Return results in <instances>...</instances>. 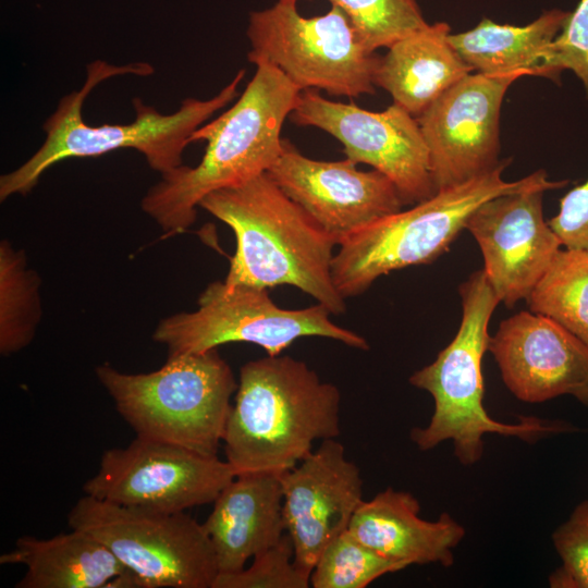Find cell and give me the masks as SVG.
<instances>
[{
	"instance_id": "9c48e42d",
	"label": "cell",
	"mask_w": 588,
	"mask_h": 588,
	"mask_svg": "<svg viewBox=\"0 0 588 588\" xmlns=\"http://www.w3.org/2000/svg\"><path fill=\"white\" fill-rule=\"evenodd\" d=\"M331 315L319 303L285 309L271 299L268 289L215 281L199 295L196 310L162 319L152 340L167 346L168 356L204 353L230 342L253 343L275 356L304 336L369 348L364 336L333 323Z\"/></svg>"
},
{
	"instance_id": "4316f807",
	"label": "cell",
	"mask_w": 588,
	"mask_h": 588,
	"mask_svg": "<svg viewBox=\"0 0 588 588\" xmlns=\"http://www.w3.org/2000/svg\"><path fill=\"white\" fill-rule=\"evenodd\" d=\"M310 575L297 567L287 532L272 547L253 558L249 567L218 574L213 588H308Z\"/></svg>"
},
{
	"instance_id": "e0dca14e",
	"label": "cell",
	"mask_w": 588,
	"mask_h": 588,
	"mask_svg": "<svg viewBox=\"0 0 588 588\" xmlns=\"http://www.w3.org/2000/svg\"><path fill=\"white\" fill-rule=\"evenodd\" d=\"M488 351L518 400L571 395L588 406V346L549 317L531 310L509 317L490 336Z\"/></svg>"
},
{
	"instance_id": "2e32d148",
	"label": "cell",
	"mask_w": 588,
	"mask_h": 588,
	"mask_svg": "<svg viewBox=\"0 0 588 588\" xmlns=\"http://www.w3.org/2000/svg\"><path fill=\"white\" fill-rule=\"evenodd\" d=\"M280 481L294 561L310 575L323 549L348 529L363 502L360 470L347 460L336 438L326 439L297 465L280 474Z\"/></svg>"
},
{
	"instance_id": "4fadbf2b",
	"label": "cell",
	"mask_w": 588,
	"mask_h": 588,
	"mask_svg": "<svg viewBox=\"0 0 588 588\" xmlns=\"http://www.w3.org/2000/svg\"><path fill=\"white\" fill-rule=\"evenodd\" d=\"M528 71L467 74L418 118L436 191L463 184L501 160L500 112L510 86Z\"/></svg>"
},
{
	"instance_id": "9a60e30c",
	"label": "cell",
	"mask_w": 588,
	"mask_h": 588,
	"mask_svg": "<svg viewBox=\"0 0 588 588\" xmlns=\"http://www.w3.org/2000/svg\"><path fill=\"white\" fill-rule=\"evenodd\" d=\"M270 179L339 243L367 224L402 210L403 199L383 173L362 171L345 158L315 160L283 138Z\"/></svg>"
},
{
	"instance_id": "5bb4252c",
	"label": "cell",
	"mask_w": 588,
	"mask_h": 588,
	"mask_svg": "<svg viewBox=\"0 0 588 588\" xmlns=\"http://www.w3.org/2000/svg\"><path fill=\"white\" fill-rule=\"evenodd\" d=\"M546 188L499 195L480 205L465 229L476 240L483 272L500 303L526 299L562 247L544 220Z\"/></svg>"
},
{
	"instance_id": "277c9868",
	"label": "cell",
	"mask_w": 588,
	"mask_h": 588,
	"mask_svg": "<svg viewBox=\"0 0 588 588\" xmlns=\"http://www.w3.org/2000/svg\"><path fill=\"white\" fill-rule=\"evenodd\" d=\"M341 394L306 363L287 355L241 367L223 448L236 476L280 475L297 465L317 440L341 432Z\"/></svg>"
},
{
	"instance_id": "ba28073f",
	"label": "cell",
	"mask_w": 588,
	"mask_h": 588,
	"mask_svg": "<svg viewBox=\"0 0 588 588\" xmlns=\"http://www.w3.org/2000/svg\"><path fill=\"white\" fill-rule=\"evenodd\" d=\"M68 524L103 543L138 588H213L219 574L213 547L203 523L185 512L124 506L84 494Z\"/></svg>"
},
{
	"instance_id": "83f0119b",
	"label": "cell",
	"mask_w": 588,
	"mask_h": 588,
	"mask_svg": "<svg viewBox=\"0 0 588 588\" xmlns=\"http://www.w3.org/2000/svg\"><path fill=\"white\" fill-rule=\"evenodd\" d=\"M561 559L549 577L553 588H588V500L580 502L552 535Z\"/></svg>"
},
{
	"instance_id": "d4e9b609",
	"label": "cell",
	"mask_w": 588,
	"mask_h": 588,
	"mask_svg": "<svg viewBox=\"0 0 588 588\" xmlns=\"http://www.w3.org/2000/svg\"><path fill=\"white\" fill-rule=\"evenodd\" d=\"M406 567L379 554L345 530L321 552L310 574V586L365 588L377 578Z\"/></svg>"
},
{
	"instance_id": "7c38bea8",
	"label": "cell",
	"mask_w": 588,
	"mask_h": 588,
	"mask_svg": "<svg viewBox=\"0 0 588 588\" xmlns=\"http://www.w3.org/2000/svg\"><path fill=\"white\" fill-rule=\"evenodd\" d=\"M298 126H313L336 138L346 158L388 176L404 205L431 197L433 185L429 152L417 118L392 103L368 111L350 102L332 101L316 89L301 90L290 114Z\"/></svg>"
},
{
	"instance_id": "484cf974",
	"label": "cell",
	"mask_w": 588,
	"mask_h": 588,
	"mask_svg": "<svg viewBox=\"0 0 588 588\" xmlns=\"http://www.w3.org/2000/svg\"><path fill=\"white\" fill-rule=\"evenodd\" d=\"M348 20L359 42L369 51L389 48L428 23L416 0H328Z\"/></svg>"
},
{
	"instance_id": "4dcf8cb0",
	"label": "cell",
	"mask_w": 588,
	"mask_h": 588,
	"mask_svg": "<svg viewBox=\"0 0 588 588\" xmlns=\"http://www.w3.org/2000/svg\"><path fill=\"white\" fill-rule=\"evenodd\" d=\"M279 1H282V2H292V3H297L299 0H279Z\"/></svg>"
},
{
	"instance_id": "7a4b0ae2",
	"label": "cell",
	"mask_w": 588,
	"mask_h": 588,
	"mask_svg": "<svg viewBox=\"0 0 588 588\" xmlns=\"http://www.w3.org/2000/svg\"><path fill=\"white\" fill-rule=\"evenodd\" d=\"M229 225L236 249L226 285L270 289L291 285L314 297L332 315L346 311L332 278L338 241L262 173L207 195L199 204Z\"/></svg>"
},
{
	"instance_id": "6da1fadb",
	"label": "cell",
	"mask_w": 588,
	"mask_h": 588,
	"mask_svg": "<svg viewBox=\"0 0 588 588\" xmlns=\"http://www.w3.org/2000/svg\"><path fill=\"white\" fill-rule=\"evenodd\" d=\"M299 93L278 69L256 64L234 105L192 134L189 143H207L200 162L161 174L142 209L168 234L180 233L195 222L196 207L207 195L266 173L282 151L283 123Z\"/></svg>"
},
{
	"instance_id": "f546056e",
	"label": "cell",
	"mask_w": 588,
	"mask_h": 588,
	"mask_svg": "<svg viewBox=\"0 0 588 588\" xmlns=\"http://www.w3.org/2000/svg\"><path fill=\"white\" fill-rule=\"evenodd\" d=\"M562 246L588 250V180L566 193L549 221Z\"/></svg>"
},
{
	"instance_id": "3957f363",
	"label": "cell",
	"mask_w": 588,
	"mask_h": 588,
	"mask_svg": "<svg viewBox=\"0 0 588 588\" xmlns=\"http://www.w3.org/2000/svg\"><path fill=\"white\" fill-rule=\"evenodd\" d=\"M152 73L154 68L146 62L114 65L96 60L89 63L81 89L62 97L56 111L44 123L46 139L41 147L17 169L1 175V201L14 194H28L46 170L69 158L97 157L121 148H133L143 154L149 167L160 174L182 166L183 151L191 144L192 134L237 97L245 71L240 70L212 98H186L171 114L160 113L140 98H134L135 120L132 123L98 126L85 123L83 105L98 84L117 75L147 76Z\"/></svg>"
},
{
	"instance_id": "ac0fdd59",
	"label": "cell",
	"mask_w": 588,
	"mask_h": 588,
	"mask_svg": "<svg viewBox=\"0 0 588 588\" xmlns=\"http://www.w3.org/2000/svg\"><path fill=\"white\" fill-rule=\"evenodd\" d=\"M203 526L215 550L219 574L235 573L274 546L286 532L280 475L250 473L219 493Z\"/></svg>"
},
{
	"instance_id": "ffe728a7",
	"label": "cell",
	"mask_w": 588,
	"mask_h": 588,
	"mask_svg": "<svg viewBox=\"0 0 588 588\" xmlns=\"http://www.w3.org/2000/svg\"><path fill=\"white\" fill-rule=\"evenodd\" d=\"M450 26L438 22L391 45L379 58L375 85L418 118L473 71L450 44Z\"/></svg>"
},
{
	"instance_id": "8992f818",
	"label": "cell",
	"mask_w": 588,
	"mask_h": 588,
	"mask_svg": "<svg viewBox=\"0 0 588 588\" xmlns=\"http://www.w3.org/2000/svg\"><path fill=\"white\" fill-rule=\"evenodd\" d=\"M509 160L463 184L437 191L431 197L380 218L343 238L334 254L332 278L346 299L366 292L381 275L414 265L429 264L454 242L471 213L499 195L527 188H561L543 170L506 181Z\"/></svg>"
},
{
	"instance_id": "f1b7e54d",
	"label": "cell",
	"mask_w": 588,
	"mask_h": 588,
	"mask_svg": "<svg viewBox=\"0 0 588 588\" xmlns=\"http://www.w3.org/2000/svg\"><path fill=\"white\" fill-rule=\"evenodd\" d=\"M569 70L580 79L588 97V0H580L561 32L547 48L539 76L555 78Z\"/></svg>"
},
{
	"instance_id": "52a82bcc",
	"label": "cell",
	"mask_w": 588,
	"mask_h": 588,
	"mask_svg": "<svg viewBox=\"0 0 588 588\" xmlns=\"http://www.w3.org/2000/svg\"><path fill=\"white\" fill-rule=\"evenodd\" d=\"M95 373L136 437L218 455L238 383L217 348L168 356L147 373H125L108 364Z\"/></svg>"
},
{
	"instance_id": "cb8c5ba5",
	"label": "cell",
	"mask_w": 588,
	"mask_h": 588,
	"mask_svg": "<svg viewBox=\"0 0 588 588\" xmlns=\"http://www.w3.org/2000/svg\"><path fill=\"white\" fill-rule=\"evenodd\" d=\"M39 278L26 267L22 250L0 244V352L3 356L26 347L40 319Z\"/></svg>"
},
{
	"instance_id": "603a6c76",
	"label": "cell",
	"mask_w": 588,
	"mask_h": 588,
	"mask_svg": "<svg viewBox=\"0 0 588 588\" xmlns=\"http://www.w3.org/2000/svg\"><path fill=\"white\" fill-rule=\"evenodd\" d=\"M526 302L588 346V250L561 249Z\"/></svg>"
},
{
	"instance_id": "5b68a950",
	"label": "cell",
	"mask_w": 588,
	"mask_h": 588,
	"mask_svg": "<svg viewBox=\"0 0 588 588\" xmlns=\"http://www.w3.org/2000/svg\"><path fill=\"white\" fill-rule=\"evenodd\" d=\"M462 320L453 340L429 365L415 371L409 383L427 391L434 409L426 427H415L411 439L421 451L452 440L463 465H473L483 454V436L498 433L535 442L541 437L577 430L562 420L523 417L516 424L490 417L483 406L482 357L488 351V327L500 304L483 270L475 271L460 285Z\"/></svg>"
},
{
	"instance_id": "d6986e66",
	"label": "cell",
	"mask_w": 588,
	"mask_h": 588,
	"mask_svg": "<svg viewBox=\"0 0 588 588\" xmlns=\"http://www.w3.org/2000/svg\"><path fill=\"white\" fill-rule=\"evenodd\" d=\"M420 504L409 492L389 487L359 504L348 531L379 554L407 567L454 563L453 550L465 536L464 527L448 513L437 520L419 517Z\"/></svg>"
},
{
	"instance_id": "7402d4cb",
	"label": "cell",
	"mask_w": 588,
	"mask_h": 588,
	"mask_svg": "<svg viewBox=\"0 0 588 588\" xmlns=\"http://www.w3.org/2000/svg\"><path fill=\"white\" fill-rule=\"evenodd\" d=\"M569 15L571 12L554 9L525 26L501 25L483 19L471 29L450 34L449 41L478 73L528 71L539 76L544 52L561 34Z\"/></svg>"
},
{
	"instance_id": "8fae6325",
	"label": "cell",
	"mask_w": 588,
	"mask_h": 588,
	"mask_svg": "<svg viewBox=\"0 0 588 588\" xmlns=\"http://www.w3.org/2000/svg\"><path fill=\"white\" fill-rule=\"evenodd\" d=\"M235 476L218 455L136 437L102 453L83 491L124 506L175 513L213 503Z\"/></svg>"
},
{
	"instance_id": "30bf717a",
	"label": "cell",
	"mask_w": 588,
	"mask_h": 588,
	"mask_svg": "<svg viewBox=\"0 0 588 588\" xmlns=\"http://www.w3.org/2000/svg\"><path fill=\"white\" fill-rule=\"evenodd\" d=\"M246 35L248 61L278 69L301 90L322 89L350 98L376 91L380 57L359 42L338 7L305 17L296 3L278 0L249 13Z\"/></svg>"
},
{
	"instance_id": "44dd1931",
	"label": "cell",
	"mask_w": 588,
	"mask_h": 588,
	"mask_svg": "<svg viewBox=\"0 0 588 588\" xmlns=\"http://www.w3.org/2000/svg\"><path fill=\"white\" fill-rule=\"evenodd\" d=\"M0 564L26 567L16 588H107L130 572L103 543L73 528L47 539L23 536Z\"/></svg>"
}]
</instances>
